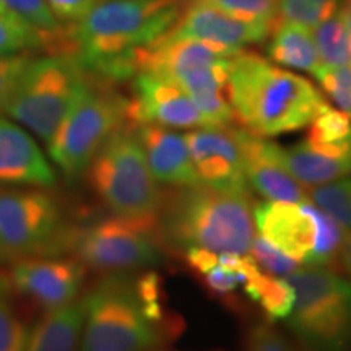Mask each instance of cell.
<instances>
[{"mask_svg":"<svg viewBox=\"0 0 351 351\" xmlns=\"http://www.w3.org/2000/svg\"><path fill=\"white\" fill-rule=\"evenodd\" d=\"M184 0H99L75 23L65 25L67 56L91 75L129 80L132 57L173 28Z\"/></svg>","mask_w":351,"mask_h":351,"instance_id":"cell-1","label":"cell"},{"mask_svg":"<svg viewBox=\"0 0 351 351\" xmlns=\"http://www.w3.org/2000/svg\"><path fill=\"white\" fill-rule=\"evenodd\" d=\"M228 96L243 129L263 138L306 129L328 104L313 82L249 51L231 57Z\"/></svg>","mask_w":351,"mask_h":351,"instance_id":"cell-2","label":"cell"},{"mask_svg":"<svg viewBox=\"0 0 351 351\" xmlns=\"http://www.w3.org/2000/svg\"><path fill=\"white\" fill-rule=\"evenodd\" d=\"M160 276L112 271L85 301L78 351H155L171 328L165 326Z\"/></svg>","mask_w":351,"mask_h":351,"instance_id":"cell-3","label":"cell"},{"mask_svg":"<svg viewBox=\"0 0 351 351\" xmlns=\"http://www.w3.org/2000/svg\"><path fill=\"white\" fill-rule=\"evenodd\" d=\"M251 197L226 194L204 186L181 187L160 210L163 245L221 254H247L256 238Z\"/></svg>","mask_w":351,"mask_h":351,"instance_id":"cell-4","label":"cell"},{"mask_svg":"<svg viewBox=\"0 0 351 351\" xmlns=\"http://www.w3.org/2000/svg\"><path fill=\"white\" fill-rule=\"evenodd\" d=\"M295 306L287 322L309 351L351 350V280L330 267L302 265L288 276Z\"/></svg>","mask_w":351,"mask_h":351,"instance_id":"cell-5","label":"cell"},{"mask_svg":"<svg viewBox=\"0 0 351 351\" xmlns=\"http://www.w3.org/2000/svg\"><path fill=\"white\" fill-rule=\"evenodd\" d=\"M85 173L95 195L112 215L160 217L163 195L148 168L134 125H124L114 132Z\"/></svg>","mask_w":351,"mask_h":351,"instance_id":"cell-6","label":"cell"},{"mask_svg":"<svg viewBox=\"0 0 351 351\" xmlns=\"http://www.w3.org/2000/svg\"><path fill=\"white\" fill-rule=\"evenodd\" d=\"M88 77L75 103L65 114L47 150L57 168L69 178L85 174L104 142L116 130L132 125L129 116L130 101L111 90L108 80Z\"/></svg>","mask_w":351,"mask_h":351,"instance_id":"cell-7","label":"cell"},{"mask_svg":"<svg viewBox=\"0 0 351 351\" xmlns=\"http://www.w3.org/2000/svg\"><path fill=\"white\" fill-rule=\"evenodd\" d=\"M90 73L72 56L33 57L3 112L28 127L47 145L75 103Z\"/></svg>","mask_w":351,"mask_h":351,"instance_id":"cell-8","label":"cell"},{"mask_svg":"<svg viewBox=\"0 0 351 351\" xmlns=\"http://www.w3.org/2000/svg\"><path fill=\"white\" fill-rule=\"evenodd\" d=\"M65 252L72 254L85 267L109 274L158 265L163 261L160 217L111 215L85 226H70Z\"/></svg>","mask_w":351,"mask_h":351,"instance_id":"cell-9","label":"cell"},{"mask_svg":"<svg viewBox=\"0 0 351 351\" xmlns=\"http://www.w3.org/2000/svg\"><path fill=\"white\" fill-rule=\"evenodd\" d=\"M258 236L302 265L330 267L340 261L346 232L339 223L314 205L304 202L258 204L252 210Z\"/></svg>","mask_w":351,"mask_h":351,"instance_id":"cell-10","label":"cell"},{"mask_svg":"<svg viewBox=\"0 0 351 351\" xmlns=\"http://www.w3.org/2000/svg\"><path fill=\"white\" fill-rule=\"evenodd\" d=\"M69 228L59 204L47 192L0 187V263L60 256Z\"/></svg>","mask_w":351,"mask_h":351,"instance_id":"cell-11","label":"cell"},{"mask_svg":"<svg viewBox=\"0 0 351 351\" xmlns=\"http://www.w3.org/2000/svg\"><path fill=\"white\" fill-rule=\"evenodd\" d=\"M199 186L251 197L241 152V129L199 127L184 134Z\"/></svg>","mask_w":351,"mask_h":351,"instance_id":"cell-12","label":"cell"},{"mask_svg":"<svg viewBox=\"0 0 351 351\" xmlns=\"http://www.w3.org/2000/svg\"><path fill=\"white\" fill-rule=\"evenodd\" d=\"M132 80L134 96L129 99L132 125L155 124L191 130L205 127L194 101L174 80L153 72H140Z\"/></svg>","mask_w":351,"mask_h":351,"instance_id":"cell-13","label":"cell"},{"mask_svg":"<svg viewBox=\"0 0 351 351\" xmlns=\"http://www.w3.org/2000/svg\"><path fill=\"white\" fill-rule=\"evenodd\" d=\"M271 28L274 25L241 20L217 8L192 3L184 7L169 33L200 41L228 56H236L247 46L265 41Z\"/></svg>","mask_w":351,"mask_h":351,"instance_id":"cell-14","label":"cell"},{"mask_svg":"<svg viewBox=\"0 0 351 351\" xmlns=\"http://www.w3.org/2000/svg\"><path fill=\"white\" fill-rule=\"evenodd\" d=\"M86 267L78 258L33 257L12 263L13 287L46 309L78 300Z\"/></svg>","mask_w":351,"mask_h":351,"instance_id":"cell-15","label":"cell"},{"mask_svg":"<svg viewBox=\"0 0 351 351\" xmlns=\"http://www.w3.org/2000/svg\"><path fill=\"white\" fill-rule=\"evenodd\" d=\"M244 174L249 186L274 202H304L307 192L282 160V147L241 129Z\"/></svg>","mask_w":351,"mask_h":351,"instance_id":"cell-16","label":"cell"},{"mask_svg":"<svg viewBox=\"0 0 351 351\" xmlns=\"http://www.w3.org/2000/svg\"><path fill=\"white\" fill-rule=\"evenodd\" d=\"M56 181V169L32 135L0 116V184L47 189Z\"/></svg>","mask_w":351,"mask_h":351,"instance_id":"cell-17","label":"cell"},{"mask_svg":"<svg viewBox=\"0 0 351 351\" xmlns=\"http://www.w3.org/2000/svg\"><path fill=\"white\" fill-rule=\"evenodd\" d=\"M148 168L158 184L174 187L199 186L186 137L168 127L155 124L134 125Z\"/></svg>","mask_w":351,"mask_h":351,"instance_id":"cell-18","label":"cell"},{"mask_svg":"<svg viewBox=\"0 0 351 351\" xmlns=\"http://www.w3.org/2000/svg\"><path fill=\"white\" fill-rule=\"evenodd\" d=\"M282 160L293 178L302 186L315 187L351 176V134L335 142L302 140L282 148Z\"/></svg>","mask_w":351,"mask_h":351,"instance_id":"cell-19","label":"cell"},{"mask_svg":"<svg viewBox=\"0 0 351 351\" xmlns=\"http://www.w3.org/2000/svg\"><path fill=\"white\" fill-rule=\"evenodd\" d=\"M85 320V301L46 309L29 332L25 351H78Z\"/></svg>","mask_w":351,"mask_h":351,"instance_id":"cell-20","label":"cell"},{"mask_svg":"<svg viewBox=\"0 0 351 351\" xmlns=\"http://www.w3.org/2000/svg\"><path fill=\"white\" fill-rule=\"evenodd\" d=\"M269 38L267 56L270 62L285 69L307 72L313 77L322 67L313 29L289 21H276Z\"/></svg>","mask_w":351,"mask_h":351,"instance_id":"cell-21","label":"cell"},{"mask_svg":"<svg viewBox=\"0 0 351 351\" xmlns=\"http://www.w3.org/2000/svg\"><path fill=\"white\" fill-rule=\"evenodd\" d=\"M241 270L244 274L243 291L251 302L261 306L269 322L287 320L296 300L295 289L288 278L262 271L256 261L247 254L244 256Z\"/></svg>","mask_w":351,"mask_h":351,"instance_id":"cell-22","label":"cell"},{"mask_svg":"<svg viewBox=\"0 0 351 351\" xmlns=\"http://www.w3.org/2000/svg\"><path fill=\"white\" fill-rule=\"evenodd\" d=\"M60 32L56 36L44 34L0 3V57L25 51L33 52L36 49L52 54L56 51Z\"/></svg>","mask_w":351,"mask_h":351,"instance_id":"cell-23","label":"cell"},{"mask_svg":"<svg viewBox=\"0 0 351 351\" xmlns=\"http://www.w3.org/2000/svg\"><path fill=\"white\" fill-rule=\"evenodd\" d=\"M313 36L322 65L327 67L351 65V33L339 13L315 26Z\"/></svg>","mask_w":351,"mask_h":351,"instance_id":"cell-24","label":"cell"},{"mask_svg":"<svg viewBox=\"0 0 351 351\" xmlns=\"http://www.w3.org/2000/svg\"><path fill=\"white\" fill-rule=\"evenodd\" d=\"M307 199L351 232V176L322 186L309 187Z\"/></svg>","mask_w":351,"mask_h":351,"instance_id":"cell-25","label":"cell"},{"mask_svg":"<svg viewBox=\"0 0 351 351\" xmlns=\"http://www.w3.org/2000/svg\"><path fill=\"white\" fill-rule=\"evenodd\" d=\"M341 2L343 0H276V21H289L314 29L337 15Z\"/></svg>","mask_w":351,"mask_h":351,"instance_id":"cell-26","label":"cell"},{"mask_svg":"<svg viewBox=\"0 0 351 351\" xmlns=\"http://www.w3.org/2000/svg\"><path fill=\"white\" fill-rule=\"evenodd\" d=\"M12 282L0 274V351H25L29 330L12 301Z\"/></svg>","mask_w":351,"mask_h":351,"instance_id":"cell-27","label":"cell"},{"mask_svg":"<svg viewBox=\"0 0 351 351\" xmlns=\"http://www.w3.org/2000/svg\"><path fill=\"white\" fill-rule=\"evenodd\" d=\"M200 3L225 12L236 19L275 25L276 0H184V7Z\"/></svg>","mask_w":351,"mask_h":351,"instance_id":"cell-28","label":"cell"},{"mask_svg":"<svg viewBox=\"0 0 351 351\" xmlns=\"http://www.w3.org/2000/svg\"><path fill=\"white\" fill-rule=\"evenodd\" d=\"M306 129L307 134L304 140L317 143L335 142L351 134V117L340 109L327 104Z\"/></svg>","mask_w":351,"mask_h":351,"instance_id":"cell-29","label":"cell"},{"mask_svg":"<svg viewBox=\"0 0 351 351\" xmlns=\"http://www.w3.org/2000/svg\"><path fill=\"white\" fill-rule=\"evenodd\" d=\"M314 78L333 101L337 109L351 117V65H341V67L322 65L314 73Z\"/></svg>","mask_w":351,"mask_h":351,"instance_id":"cell-30","label":"cell"},{"mask_svg":"<svg viewBox=\"0 0 351 351\" xmlns=\"http://www.w3.org/2000/svg\"><path fill=\"white\" fill-rule=\"evenodd\" d=\"M0 3L44 34L56 36L62 29V23L52 15L46 0H0Z\"/></svg>","mask_w":351,"mask_h":351,"instance_id":"cell-31","label":"cell"},{"mask_svg":"<svg viewBox=\"0 0 351 351\" xmlns=\"http://www.w3.org/2000/svg\"><path fill=\"white\" fill-rule=\"evenodd\" d=\"M247 254L267 274L288 278L289 275L295 274L300 269V263L293 261L291 257H288L287 254L280 251L278 247H275L274 244H270L267 239H263L262 236H256L254 238L252 245Z\"/></svg>","mask_w":351,"mask_h":351,"instance_id":"cell-32","label":"cell"},{"mask_svg":"<svg viewBox=\"0 0 351 351\" xmlns=\"http://www.w3.org/2000/svg\"><path fill=\"white\" fill-rule=\"evenodd\" d=\"M32 59V51L0 57V112H3V109H5L21 73L25 72V69L28 67Z\"/></svg>","mask_w":351,"mask_h":351,"instance_id":"cell-33","label":"cell"},{"mask_svg":"<svg viewBox=\"0 0 351 351\" xmlns=\"http://www.w3.org/2000/svg\"><path fill=\"white\" fill-rule=\"evenodd\" d=\"M200 280L215 296L226 298L232 295L239 287H243L244 274L243 270L228 269V267L218 262L208 271L200 275Z\"/></svg>","mask_w":351,"mask_h":351,"instance_id":"cell-34","label":"cell"},{"mask_svg":"<svg viewBox=\"0 0 351 351\" xmlns=\"http://www.w3.org/2000/svg\"><path fill=\"white\" fill-rule=\"evenodd\" d=\"M245 351H298L276 328L267 324L254 327L247 337Z\"/></svg>","mask_w":351,"mask_h":351,"instance_id":"cell-35","label":"cell"},{"mask_svg":"<svg viewBox=\"0 0 351 351\" xmlns=\"http://www.w3.org/2000/svg\"><path fill=\"white\" fill-rule=\"evenodd\" d=\"M47 7L60 23H75L82 20L99 0H46Z\"/></svg>","mask_w":351,"mask_h":351,"instance_id":"cell-36","label":"cell"},{"mask_svg":"<svg viewBox=\"0 0 351 351\" xmlns=\"http://www.w3.org/2000/svg\"><path fill=\"white\" fill-rule=\"evenodd\" d=\"M340 262H341V267H343L345 271L348 274L350 280H351V232L346 236L343 247H341Z\"/></svg>","mask_w":351,"mask_h":351,"instance_id":"cell-37","label":"cell"},{"mask_svg":"<svg viewBox=\"0 0 351 351\" xmlns=\"http://www.w3.org/2000/svg\"><path fill=\"white\" fill-rule=\"evenodd\" d=\"M339 15L351 33V0H343V2H341Z\"/></svg>","mask_w":351,"mask_h":351,"instance_id":"cell-38","label":"cell"}]
</instances>
